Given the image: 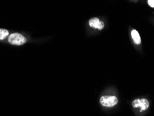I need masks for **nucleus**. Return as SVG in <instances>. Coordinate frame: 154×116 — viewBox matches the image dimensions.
Instances as JSON below:
<instances>
[{"instance_id":"4","label":"nucleus","mask_w":154,"mask_h":116,"mask_svg":"<svg viewBox=\"0 0 154 116\" xmlns=\"http://www.w3.org/2000/svg\"><path fill=\"white\" fill-rule=\"evenodd\" d=\"M89 25L90 27H92V28L99 29V30H101V29H103L104 27L103 22L100 21L99 18L97 17L91 18V19L89 20Z\"/></svg>"},{"instance_id":"1","label":"nucleus","mask_w":154,"mask_h":116,"mask_svg":"<svg viewBox=\"0 0 154 116\" xmlns=\"http://www.w3.org/2000/svg\"><path fill=\"white\" fill-rule=\"evenodd\" d=\"M8 42L14 45H22L26 43V38L18 33H13L8 36Z\"/></svg>"},{"instance_id":"3","label":"nucleus","mask_w":154,"mask_h":116,"mask_svg":"<svg viewBox=\"0 0 154 116\" xmlns=\"http://www.w3.org/2000/svg\"><path fill=\"white\" fill-rule=\"evenodd\" d=\"M134 108H140V112L146 111L149 107V102L146 99H136L132 102Z\"/></svg>"},{"instance_id":"7","label":"nucleus","mask_w":154,"mask_h":116,"mask_svg":"<svg viewBox=\"0 0 154 116\" xmlns=\"http://www.w3.org/2000/svg\"><path fill=\"white\" fill-rule=\"evenodd\" d=\"M148 4L151 7L154 8V0H148Z\"/></svg>"},{"instance_id":"2","label":"nucleus","mask_w":154,"mask_h":116,"mask_svg":"<svg viewBox=\"0 0 154 116\" xmlns=\"http://www.w3.org/2000/svg\"><path fill=\"white\" fill-rule=\"evenodd\" d=\"M100 103L106 107H112L118 103V99L115 96H103L100 98Z\"/></svg>"},{"instance_id":"5","label":"nucleus","mask_w":154,"mask_h":116,"mask_svg":"<svg viewBox=\"0 0 154 116\" xmlns=\"http://www.w3.org/2000/svg\"><path fill=\"white\" fill-rule=\"evenodd\" d=\"M131 37H132L133 41L136 45H140L141 43V38H140L139 33L135 29L131 31Z\"/></svg>"},{"instance_id":"6","label":"nucleus","mask_w":154,"mask_h":116,"mask_svg":"<svg viewBox=\"0 0 154 116\" xmlns=\"http://www.w3.org/2000/svg\"><path fill=\"white\" fill-rule=\"evenodd\" d=\"M9 35V32L8 30L4 29H0V40L5 39Z\"/></svg>"}]
</instances>
